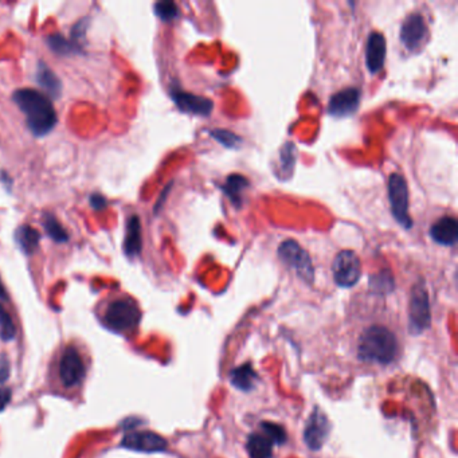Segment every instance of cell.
<instances>
[{"label": "cell", "mask_w": 458, "mask_h": 458, "mask_svg": "<svg viewBox=\"0 0 458 458\" xmlns=\"http://www.w3.org/2000/svg\"><path fill=\"white\" fill-rule=\"evenodd\" d=\"M12 100L28 118L30 131L35 136H45L57 124V113L50 98L35 89H19Z\"/></svg>", "instance_id": "1"}, {"label": "cell", "mask_w": 458, "mask_h": 458, "mask_svg": "<svg viewBox=\"0 0 458 458\" xmlns=\"http://www.w3.org/2000/svg\"><path fill=\"white\" fill-rule=\"evenodd\" d=\"M400 352L395 335L386 327L373 325L363 331L358 343V358L375 364L393 363Z\"/></svg>", "instance_id": "2"}, {"label": "cell", "mask_w": 458, "mask_h": 458, "mask_svg": "<svg viewBox=\"0 0 458 458\" xmlns=\"http://www.w3.org/2000/svg\"><path fill=\"white\" fill-rule=\"evenodd\" d=\"M431 324L429 293L425 285L417 284L413 287L408 307V328L411 335H421L429 329Z\"/></svg>", "instance_id": "3"}, {"label": "cell", "mask_w": 458, "mask_h": 458, "mask_svg": "<svg viewBox=\"0 0 458 458\" xmlns=\"http://www.w3.org/2000/svg\"><path fill=\"white\" fill-rule=\"evenodd\" d=\"M279 257L287 266L294 269L303 281L308 284L314 283L315 269L312 259L294 239H287L279 246Z\"/></svg>", "instance_id": "4"}, {"label": "cell", "mask_w": 458, "mask_h": 458, "mask_svg": "<svg viewBox=\"0 0 458 458\" xmlns=\"http://www.w3.org/2000/svg\"><path fill=\"white\" fill-rule=\"evenodd\" d=\"M142 320V312L136 303L132 300L121 298L109 304L105 312V323L109 328L124 332L131 331L139 325Z\"/></svg>", "instance_id": "5"}, {"label": "cell", "mask_w": 458, "mask_h": 458, "mask_svg": "<svg viewBox=\"0 0 458 458\" xmlns=\"http://www.w3.org/2000/svg\"><path fill=\"white\" fill-rule=\"evenodd\" d=\"M389 199L391 204L393 217L401 223L403 228L410 229L413 226V219L408 214V188L406 179L401 173H391L389 179Z\"/></svg>", "instance_id": "6"}, {"label": "cell", "mask_w": 458, "mask_h": 458, "mask_svg": "<svg viewBox=\"0 0 458 458\" xmlns=\"http://www.w3.org/2000/svg\"><path fill=\"white\" fill-rule=\"evenodd\" d=\"M335 283L342 287H351L358 284L362 274V263L358 254L352 250H342L332 265Z\"/></svg>", "instance_id": "7"}, {"label": "cell", "mask_w": 458, "mask_h": 458, "mask_svg": "<svg viewBox=\"0 0 458 458\" xmlns=\"http://www.w3.org/2000/svg\"><path fill=\"white\" fill-rule=\"evenodd\" d=\"M167 446L168 444L162 435L148 430L128 433L121 441V448L142 453L166 452Z\"/></svg>", "instance_id": "8"}, {"label": "cell", "mask_w": 458, "mask_h": 458, "mask_svg": "<svg viewBox=\"0 0 458 458\" xmlns=\"http://www.w3.org/2000/svg\"><path fill=\"white\" fill-rule=\"evenodd\" d=\"M59 378L65 387H76L85 378V364L80 352L70 347L65 349L59 362Z\"/></svg>", "instance_id": "9"}, {"label": "cell", "mask_w": 458, "mask_h": 458, "mask_svg": "<svg viewBox=\"0 0 458 458\" xmlns=\"http://www.w3.org/2000/svg\"><path fill=\"white\" fill-rule=\"evenodd\" d=\"M329 421L325 414L316 407L314 413L309 415L305 429H304V442L311 450H320L328 439L329 435Z\"/></svg>", "instance_id": "10"}, {"label": "cell", "mask_w": 458, "mask_h": 458, "mask_svg": "<svg viewBox=\"0 0 458 458\" xmlns=\"http://www.w3.org/2000/svg\"><path fill=\"white\" fill-rule=\"evenodd\" d=\"M171 97L182 112L198 116H208L212 112V101L203 96H197L179 89H172Z\"/></svg>", "instance_id": "11"}, {"label": "cell", "mask_w": 458, "mask_h": 458, "mask_svg": "<svg viewBox=\"0 0 458 458\" xmlns=\"http://www.w3.org/2000/svg\"><path fill=\"white\" fill-rule=\"evenodd\" d=\"M360 104V90L347 87L335 93L328 104V113L334 117H347L358 111Z\"/></svg>", "instance_id": "12"}, {"label": "cell", "mask_w": 458, "mask_h": 458, "mask_svg": "<svg viewBox=\"0 0 458 458\" xmlns=\"http://www.w3.org/2000/svg\"><path fill=\"white\" fill-rule=\"evenodd\" d=\"M426 32H428V28H426L424 17L418 12H414V14L408 15L402 23V43L408 50H415L426 38Z\"/></svg>", "instance_id": "13"}, {"label": "cell", "mask_w": 458, "mask_h": 458, "mask_svg": "<svg viewBox=\"0 0 458 458\" xmlns=\"http://www.w3.org/2000/svg\"><path fill=\"white\" fill-rule=\"evenodd\" d=\"M386 52H387V45L384 35L378 31L371 32L366 47V62L371 74H376L383 69L386 61Z\"/></svg>", "instance_id": "14"}, {"label": "cell", "mask_w": 458, "mask_h": 458, "mask_svg": "<svg viewBox=\"0 0 458 458\" xmlns=\"http://www.w3.org/2000/svg\"><path fill=\"white\" fill-rule=\"evenodd\" d=\"M430 235L433 241L444 246L456 245L458 238L457 219L453 217H442L430 229Z\"/></svg>", "instance_id": "15"}, {"label": "cell", "mask_w": 458, "mask_h": 458, "mask_svg": "<svg viewBox=\"0 0 458 458\" xmlns=\"http://www.w3.org/2000/svg\"><path fill=\"white\" fill-rule=\"evenodd\" d=\"M142 225L140 219L133 215L128 219L127 232L124 241V252L129 258L138 257L142 253Z\"/></svg>", "instance_id": "16"}, {"label": "cell", "mask_w": 458, "mask_h": 458, "mask_svg": "<svg viewBox=\"0 0 458 458\" xmlns=\"http://www.w3.org/2000/svg\"><path fill=\"white\" fill-rule=\"evenodd\" d=\"M256 382H257V373L252 367V364H249V363L242 364V366L231 370V373H230V383L237 390L248 393L254 389Z\"/></svg>", "instance_id": "17"}, {"label": "cell", "mask_w": 458, "mask_h": 458, "mask_svg": "<svg viewBox=\"0 0 458 458\" xmlns=\"http://www.w3.org/2000/svg\"><path fill=\"white\" fill-rule=\"evenodd\" d=\"M36 81L53 97H58L62 91L61 80L46 63H39L36 70Z\"/></svg>", "instance_id": "18"}, {"label": "cell", "mask_w": 458, "mask_h": 458, "mask_svg": "<svg viewBox=\"0 0 458 458\" xmlns=\"http://www.w3.org/2000/svg\"><path fill=\"white\" fill-rule=\"evenodd\" d=\"M246 450L250 458H270L273 444L265 434H252L246 442Z\"/></svg>", "instance_id": "19"}, {"label": "cell", "mask_w": 458, "mask_h": 458, "mask_svg": "<svg viewBox=\"0 0 458 458\" xmlns=\"http://www.w3.org/2000/svg\"><path fill=\"white\" fill-rule=\"evenodd\" d=\"M15 239L19 245V248L22 249L23 253L26 254H32L41 241V235L38 232V230L32 229L28 225L21 226L19 229L17 230L15 232Z\"/></svg>", "instance_id": "20"}, {"label": "cell", "mask_w": 458, "mask_h": 458, "mask_svg": "<svg viewBox=\"0 0 458 458\" xmlns=\"http://www.w3.org/2000/svg\"><path fill=\"white\" fill-rule=\"evenodd\" d=\"M249 186V180L239 175V173H232L230 175L226 180V183L222 186L223 193L230 198V201L234 204L239 206L241 204V193Z\"/></svg>", "instance_id": "21"}, {"label": "cell", "mask_w": 458, "mask_h": 458, "mask_svg": "<svg viewBox=\"0 0 458 458\" xmlns=\"http://www.w3.org/2000/svg\"><path fill=\"white\" fill-rule=\"evenodd\" d=\"M47 45L49 47L57 53L58 56H70L73 53L78 52V47L74 42L67 41L65 36H62L61 34H53L50 36H47Z\"/></svg>", "instance_id": "22"}, {"label": "cell", "mask_w": 458, "mask_h": 458, "mask_svg": "<svg viewBox=\"0 0 458 458\" xmlns=\"http://www.w3.org/2000/svg\"><path fill=\"white\" fill-rule=\"evenodd\" d=\"M370 287L375 293H390L395 287V281L390 270H382L380 273L370 277Z\"/></svg>", "instance_id": "23"}, {"label": "cell", "mask_w": 458, "mask_h": 458, "mask_svg": "<svg viewBox=\"0 0 458 458\" xmlns=\"http://www.w3.org/2000/svg\"><path fill=\"white\" fill-rule=\"evenodd\" d=\"M43 226H45L47 235L58 243L66 242L69 239V235H67L66 230L62 228V225L58 222L57 218H54L53 215H49V214L45 215Z\"/></svg>", "instance_id": "24"}, {"label": "cell", "mask_w": 458, "mask_h": 458, "mask_svg": "<svg viewBox=\"0 0 458 458\" xmlns=\"http://www.w3.org/2000/svg\"><path fill=\"white\" fill-rule=\"evenodd\" d=\"M261 429L263 431V434L272 441V444L281 446L287 442V431L283 426L273 424V422H262Z\"/></svg>", "instance_id": "25"}, {"label": "cell", "mask_w": 458, "mask_h": 458, "mask_svg": "<svg viewBox=\"0 0 458 458\" xmlns=\"http://www.w3.org/2000/svg\"><path fill=\"white\" fill-rule=\"evenodd\" d=\"M17 335L15 324L10 314L0 305V339L4 342L14 340Z\"/></svg>", "instance_id": "26"}, {"label": "cell", "mask_w": 458, "mask_h": 458, "mask_svg": "<svg viewBox=\"0 0 458 458\" xmlns=\"http://www.w3.org/2000/svg\"><path fill=\"white\" fill-rule=\"evenodd\" d=\"M155 14L162 21L170 22V21H173L179 15V8H177L176 3L170 1V0H163V1H157L155 4Z\"/></svg>", "instance_id": "27"}, {"label": "cell", "mask_w": 458, "mask_h": 458, "mask_svg": "<svg viewBox=\"0 0 458 458\" xmlns=\"http://www.w3.org/2000/svg\"><path fill=\"white\" fill-rule=\"evenodd\" d=\"M210 136L214 138L218 143L225 145L226 148H237L242 142L241 138H238L235 133L226 131V129H214L210 131Z\"/></svg>", "instance_id": "28"}, {"label": "cell", "mask_w": 458, "mask_h": 458, "mask_svg": "<svg viewBox=\"0 0 458 458\" xmlns=\"http://www.w3.org/2000/svg\"><path fill=\"white\" fill-rule=\"evenodd\" d=\"M281 162H283V171L292 172L294 168V145L292 143L285 144L283 152H281Z\"/></svg>", "instance_id": "29"}, {"label": "cell", "mask_w": 458, "mask_h": 458, "mask_svg": "<svg viewBox=\"0 0 458 458\" xmlns=\"http://www.w3.org/2000/svg\"><path fill=\"white\" fill-rule=\"evenodd\" d=\"M10 376V362L4 355H0V383L6 382Z\"/></svg>", "instance_id": "30"}, {"label": "cell", "mask_w": 458, "mask_h": 458, "mask_svg": "<svg viewBox=\"0 0 458 458\" xmlns=\"http://www.w3.org/2000/svg\"><path fill=\"white\" fill-rule=\"evenodd\" d=\"M89 201H90V206L94 208V210H102L107 207V199L100 195V194H94L89 198Z\"/></svg>", "instance_id": "31"}, {"label": "cell", "mask_w": 458, "mask_h": 458, "mask_svg": "<svg viewBox=\"0 0 458 458\" xmlns=\"http://www.w3.org/2000/svg\"><path fill=\"white\" fill-rule=\"evenodd\" d=\"M11 401V390L10 389H1L0 390V411H3L7 404Z\"/></svg>", "instance_id": "32"}, {"label": "cell", "mask_w": 458, "mask_h": 458, "mask_svg": "<svg viewBox=\"0 0 458 458\" xmlns=\"http://www.w3.org/2000/svg\"><path fill=\"white\" fill-rule=\"evenodd\" d=\"M171 186H172V184H170V186H168V187H167V188H166V190H164V193H163V194H162V197H160V199H159V201H156V207H155V212H157V211H159V208H160V207H162V203H163V201H164V199H166V197H167V193H168V191H170V188H171Z\"/></svg>", "instance_id": "33"}, {"label": "cell", "mask_w": 458, "mask_h": 458, "mask_svg": "<svg viewBox=\"0 0 458 458\" xmlns=\"http://www.w3.org/2000/svg\"><path fill=\"white\" fill-rule=\"evenodd\" d=\"M0 300H7V293H6V289L3 287L1 281H0Z\"/></svg>", "instance_id": "34"}]
</instances>
